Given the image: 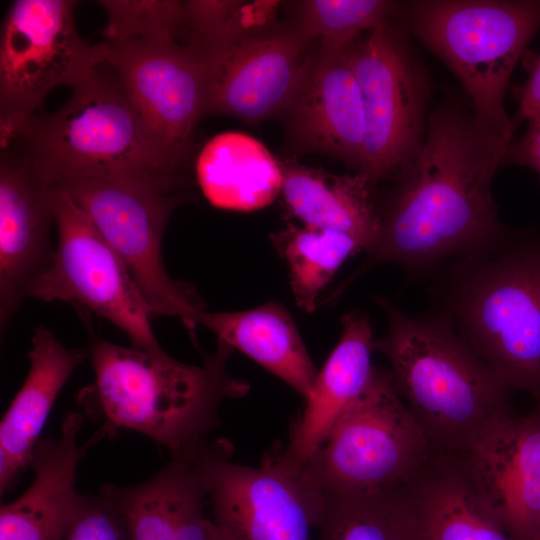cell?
<instances>
[{
	"label": "cell",
	"instance_id": "26",
	"mask_svg": "<svg viewBox=\"0 0 540 540\" xmlns=\"http://www.w3.org/2000/svg\"><path fill=\"white\" fill-rule=\"evenodd\" d=\"M176 465L171 459L138 484L106 483L99 492L123 516L131 540H181L175 516Z\"/></svg>",
	"mask_w": 540,
	"mask_h": 540
},
{
	"label": "cell",
	"instance_id": "11",
	"mask_svg": "<svg viewBox=\"0 0 540 540\" xmlns=\"http://www.w3.org/2000/svg\"><path fill=\"white\" fill-rule=\"evenodd\" d=\"M231 450L208 440L195 454L217 527L229 540H309L323 497L274 452L252 467L233 461Z\"/></svg>",
	"mask_w": 540,
	"mask_h": 540
},
{
	"label": "cell",
	"instance_id": "5",
	"mask_svg": "<svg viewBox=\"0 0 540 540\" xmlns=\"http://www.w3.org/2000/svg\"><path fill=\"white\" fill-rule=\"evenodd\" d=\"M435 310L510 387L540 403V240L448 261L431 276Z\"/></svg>",
	"mask_w": 540,
	"mask_h": 540
},
{
	"label": "cell",
	"instance_id": "24",
	"mask_svg": "<svg viewBox=\"0 0 540 540\" xmlns=\"http://www.w3.org/2000/svg\"><path fill=\"white\" fill-rule=\"evenodd\" d=\"M197 184L216 208L252 212L281 194L282 164L256 138L227 131L211 138L195 162Z\"/></svg>",
	"mask_w": 540,
	"mask_h": 540
},
{
	"label": "cell",
	"instance_id": "20",
	"mask_svg": "<svg viewBox=\"0 0 540 540\" xmlns=\"http://www.w3.org/2000/svg\"><path fill=\"white\" fill-rule=\"evenodd\" d=\"M394 496L409 540H512L453 455L434 454Z\"/></svg>",
	"mask_w": 540,
	"mask_h": 540
},
{
	"label": "cell",
	"instance_id": "10",
	"mask_svg": "<svg viewBox=\"0 0 540 540\" xmlns=\"http://www.w3.org/2000/svg\"><path fill=\"white\" fill-rule=\"evenodd\" d=\"M72 0H16L0 37V131L9 138L59 85L70 88L103 62L102 43L79 36Z\"/></svg>",
	"mask_w": 540,
	"mask_h": 540
},
{
	"label": "cell",
	"instance_id": "8",
	"mask_svg": "<svg viewBox=\"0 0 540 540\" xmlns=\"http://www.w3.org/2000/svg\"><path fill=\"white\" fill-rule=\"evenodd\" d=\"M50 205L57 244L27 297L71 303L110 321L132 347L167 355L152 330L154 314L120 257L66 193L51 188Z\"/></svg>",
	"mask_w": 540,
	"mask_h": 540
},
{
	"label": "cell",
	"instance_id": "4",
	"mask_svg": "<svg viewBox=\"0 0 540 540\" xmlns=\"http://www.w3.org/2000/svg\"><path fill=\"white\" fill-rule=\"evenodd\" d=\"M375 302L388 331L374 341L393 384L435 454L465 450L510 414V387L457 333L443 314L410 316L383 297Z\"/></svg>",
	"mask_w": 540,
	"mask_h": 540
},
{
	"label": "cell",
	"instance_id": "28",
	"mask_svg": "<svg viewBox=\"0 0 540 540\" xmlns=\"http://www.w3.org/2000/svg\"><path fill=\"white\" fill-rule=\"evenodd\" d=\"M396 4L384 0H309L301 4L299 32L320 38L321 48L350 46L364 31H371L395 13Z\"/></svg>",
	"mask_w": 540,
	"mask_h": 540
},
{
	"label": "cell",
	"instance_id": "13",
	"mask_svg": "<svg viewBox=\"0 0 540 540\" xmlns=\"http://www.w3.org/2000/svg\"><path fill=\"white\" fill-rule=\"evenodd\" d=\"M103 62L119 76L152 138L183 172L193 131L205 116L206 67L179 40H103Z\"/></svg>",
	"mask_w": 540,
	"mask_h": 540
},
{
	"label": "cell",
	"instance_id": "23",
	"mask_svg": "<svg viewBox=\"0 0 540 540\" xmlns=\"http://www.w3.org/2000/svg\"><path fill=\"white\" fill-rule=\"evenodd\" d=\"M195 322L280 378L303 399L308 395L318 370L293 318L280 303L233 312L204 309Z\"/></svg>",
	"mask_w": 540,
	"mask_h": 540
},
{
	"label": "cell",
	"instance_id": "27",
	"mask_svg": "<svg viewBox=\"0 0 540 540\" xmlns=\"http://www.w3.org/2000/svg\"><path fill=\"white\" fill-rule=\"evenodd\" d=\"M318 540H409L394 492L324 498Z\"/></svg>",
	"mask_w": 540,
	"mask_h": 540
},
{
	"label": "cell",
	"instance_id": "30",
	"mask_svg": "<svg viewBox=\"0 0 540 540\" xmlns=\"http://www.w3.org/2000/svg\"><path fill=\"white\" fill-rule=\"evenodd\" d=\"M65 540H131V537L121 513L99 492L83 495Z\"/></svg>",
	"mask_w": 540,
	"mask_h": 540
},
{
	"label": "cell",
	"instance_id": "33",
	"mask_svg": "<svg viewBox=\"0 0 540 540\" xmlns=\"http://www.w3.org/2000/svg\"><path fill=\"white\" fill-rule=\"evenodd\" d=\"M210 535L211 540H229V538L217 527L212 519L210 523Z\"/></svg>",
	"mask_w": 540,
	"mask_h": 540
},
{
	"label": "cell",
	"instance_id": "1",
	"mask_svg": "<svg viewBox=\"0 0 540 540\" xmlns=\"http://www.w3.org/2000/svg\"><path fill=\"white\" fill-rule=\"evenodd\" d=\"M512 142L513 133L474 113L449 105L436 109L381 215L376 245L336 296L378 264H397L418 280L448 261L507 242L513 234L498 216L491 185Z\"/></svg>",
	"mask_w": 540,
	"mask_h": 540
},
{
	"label": "cell",
	"instance_id": "2",
	"mask_svg": "<svg viewBox=\"0 0 540 540\" xmlns=\"http://www.w3.org/2000/svg\"><path fill=\"white\" fill-rule=\"evenodd\" d=\"M88 349L94 380L78 392L77 406L99 425L94 441L131 430L171 458L194 456L220 424L223 403L249 390L246 381L229 373L233 349L222 340L201 365L123 347L94 332Z\"/></svg>",
	"mask_w": 540,
	"mask_h": 540
},
{
	"label": "cell",
	"instance_id": "25",
	"mask_svg": "<svg viewBox=\"0 0 540 540\" xmlns=\"http://www.w3.org/2000/svg\"><path fill=\"white\" fill-rule=\"evenodd\" d=\"M271 240L287 265L296 304L308 313L316 310L318 296L346 259L363 250L345 233L293 224Z\"/></svg>",
	"mask_w": 540,
	"mask_h": 540
},
{
	"label": "cell",
	"instance_id": "34",
	"mask_svg": "<svg viewBox=\"0 0 540 540\" xmlns=\"http://www.w3.org/2000/svg\"><path fill=\"white\" fill-rule=\"evenodd\" d=\"M532 540H540V522L538 524V527H537V529L535 531V534H534Z\"/></svg>",
	"mask_w": 540,
	"mask_h": 540
},
{
	"label": "cell",
	"instance_id": "29",
	"mask_svg": "<svg viewBox=\"0 0 540 540\" xmlns=\"http://www.w3.org/2000/svg\"><path fill=\"white\" fill-rule=\"evenodd\" d=\"M107 14L104 40H179L187 33L184 2L174 0H102Z\"/></svg>",
	"mask_w": 540,
	"mask_h": 540
},
{
	"label": "cell",
	"instance_id": "19",
	"mask_svg": "<svg viewBox=\"0 0 540 540\" xmlns=\"http://www.w3.org/2000/svg\"><path fill=\"white\" fill-rule=\"evenodd\" d=\"M341 323L340 339L318 371L288 443L274 451L291 466L301 467L314 455L370 379L375 340L368 316L351 311Z\"/></svg>",
	"mask_w": 540,
	"mask_h": 540
},
{
	"label": "cell",
	"instance_id": "17",
	"mask_svg": "<svg viewBox=\"0 0 540 540\" xmlns=\"http://www.w3.org/2000/svg\"><path fill=\"white\" fill-rule=\"evenodd\" d=\"M84 417L69 411L60 433L40 439L29 466L34 477L17 499L0 508V540H65L83 495L77 491V469L86 453L78 444Z\"/></svg>",
	"mask_w": 540,
	"mask_h": 540
},
{
	"label": "cell",
	"instance_id": "9",
	"mask_svg": "<svg viewBox=\"0 0 540 540\" xmlns=\"http://www.w3.org/2000/svg\"><path fill=\"white\" fill-rule=\"evenodd\" d=\"M88 216L125 264L154 315L178 317L194 335L204 303L195 288L173 280L162 258L166 224L182 194L110 179L74 177L54 187Z\"/></svg>",
	"mask_w": 540,
	"mask_h": 540
},
{
	"label": "cell",
	"instance_id": "15",
	"mask_svg": "<svg viewBox=\"0 0 540 540\" xmlns=\"http://www.w3.org/2000/svg\"><path fill=\"white\" fill-rule=\"evenodd\" d=\"M512 540H532L540 522V410L510 414L453 454Z\"/></svg>",
	"mask_w": 540,
	"mask_h": 540
},
{
	"label": "cell",
	"instance_id": "16",
	"mask_svg": "<svg viewBox=\"0 0 540 540\" xmlns=\"http://www.w3.org/2000/svg\"><path fill=\"white\" fill-rule=\"evenodd\" d=\"M51 188L14 146L0 159V327L5 332L31 283L49 265L54 248Z\"/></svg>",
	"mask_w": 540,
	"mask_h": 540
},
{
	"label": "cell",
	"instance_id": "12",
	"mask_svg": "<svg viewBox=\"0 0 540 540\" xmlns=\"http://www.w3.org/2000/svg\"><path fill=\"white\" fill-rule=\"evenodd\" d=\"M365 111L361 166L370 184L405 166L425 135L429 81L421 63L388 22L350 45Z\"/></svg>",
	"mask_w": 540,
	"mask_h": 540
},
{
	"label": "cell",
	"instance_id": "22",
	"mask_svg": "<svg viewBox=\"0 0 540 540\" xmlns=\"http://www.w3.org/2000/svg\"><path fill=\"white\" fill-rule=\"evenodd\" d=\"M281 195L290 215L303 226L334 230L353 237L367 254L376 245L381 215L361 173L334 175L297 163L282 164Z\"/></svg>",
	"mask_w": 540,
	"mask_h": 540
},
{
	"label": "cell",
	"instance_id": "3",
	"mask_svg": "<svg viewBox=\"0 0 540 540\" xmlns=\"http://www.w3.org/2000/svg\"><path fill=\"white\" fill-rule=\"evenodd\" d=\"M52 114L32 115L9 138L51 188L101 178L181 194L183 172L160 150L116 71L102 62Z\"/></svg>",
	"mask_w": 540,
	"mask_h": 540
},
{
	"label": "cell",
	"instance_id": "7",
	"mask_svg": "<svg viewBox=\"0 0 540 540\" xmlns=\"http://www.w3.org/2000/svg\"><path fill=\"white\" fill-rule=\"evenodd\" d=\"M406 12L412 32L465 88L473 113L514 134L504 96L540 29V0H423L409 3Z\"/></svg>",
	"mask_w": 540,
	"mask_h": 540
},
{
	"label": "cell",
	"instance_id": "31",
	"mask_svg": "<svg viewBox=\"0 0 540 540\" xmlns=\"http://www.w3.org/2000/svg\"><path fill=\"white\" fill-rule=\"evenodd\" d=\"M524 135L513 141L504 159V164L512 163L532 168L540 176V111L528 120Z\"/></svg>",
	"mask_w": 540,
	"mask_h": 540
},
{
	"label": "cell",
	"instance_id": "21",
	"mask_svg": "<svg viewBox=\"0 0 540 540\" xmlns=\"http://www.w3.org/2000/svg\"><path fill=\"white\" fill-rule=\"evenodd\" d=\"M88 357V347L68 348L45 326L34 331L28 374L0 424L1 496L29 466L58 394Z\"/></svg>",
	"mask_w": 540,
	"mask_h": 540
},
{
	"label": "cell",
	"instance_id": "18",
	"mask_svg": "<svg viewBox=\"0 0 540 540\" xmlns=\"http://www.w3.org/2000/svg\"><path fill=\"white\" fill-rule=\"evenodd\" d=\"M290 108L301 144L360 169L366 122L350 46L320 49Z\"/></svg>",
	"mask_w": 540,
	"mask_h": 540
},
{
	"label": "cell",
	"instance_id": "32",
	"mask_svg": "<svg viewBox=\"0 0 540 540\" xmlns=\"http://www.w3.org/2000/svg\"><path fill=\"white\" fill-rule=\"evenodd\" d=\"M540 111V55L534 62L530 76L521 90L519 107L512 120L516 129L518 124L528 120L532 115Z\"/></svg>",
	"mask_w": 540,
	"mask_h": 540
},
{
	"label": "cell",
	"instance_id": "14",
	"mask_svg": "<svg viewBox=\"0 0 540 540\" xmlns=\"http://www.w3.org/2000/svg\"><path fill=\"white\" fill-rule=\"evenodd\" d=\"M299 31L251 32L201 56L207 75L205 115L254 122L291 106L313 64Z\"/></svg>",
	"mask_w": 540,
	"mask_h": 540
},
{
	"label": "cell",
	"instance_id": "6",
	"mask_svg": "<svg viewBox=\"0 0 540 540\" xmlns=\"http://www.w3.org/2000/svg\"><path fill=\"white\" fill-rule=\"evenodd\" d=\"M434 454L389 372L374 366L360 396L296 468L323 498L382 495L409 483Z\"/></svg>",
	"mask_w": 540,
	"mask_h": 540
}]
</instances>
